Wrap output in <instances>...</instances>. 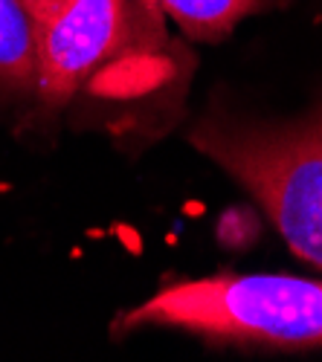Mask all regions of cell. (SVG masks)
Returning <instances> with one entry per match:
<instances>
[{
    "mask_svg": "<svg viewBox=\"0 0 322 362\" xmlns=\"http://www.w3.org/2000/svg\"><path fill=\"white\" fill-rule=\"evenodd\" d=\"M38 26V96L23 128L47 134L81 96L131 99L168 70L166 15L151 0H67Z\"/></svg>",
    "mask_w": 322,
    "mask_h": 362,
    "instance_id": "cell-1",
    "label": "cell"
},
{
    "mask_svg": "<svg viewBox=\"0 0 322 362\" xmlns=\"http://www.w3.org/2000/svg\"><path fill=\"white\" fill-rule=\"evenodd\" d=\"M151 4L189 38L221 41L236 33L241 21L284 6L287 0H151Z\"/></svg>",
    "mask_w": 322,
    "mask_h": 362,
    "instance_id": "cell-5",
    "label": "cell"
},
{
    "mask_svg": "<svg viewBox=\"0 0 322 362\" xmlns=\"http://www.w3.org/2000/svg\"><path fill=\"white\" fill-rule=\"evenodd\" d=\"M178 330L215 345L314 351L322 348V281L294 276H236L178 281L113 322V334Z\"/></svg>",
    "mask_w": 322,
    "mask_h": 362,
    "instance_id": "cell-3",
    "label": "cell"
},
{
    "mask_svg": "<svg viewBox=\"0 0 322 362\" xmlns=\"http://www.w3.org/2000/svg\"><path fill=\"white\" fill-rule=\"evenodd\" d=\"M21 4L29 9V15L35 18V23H41V21H47L50 15H55L58 9H62L67 0H21Z\"/></svg>",
    "mask_w": 322,
    "mask_h": 362,
    "instance_id": "cell-6",
    "label": "cell"
},
{
    "mask_svg": "<svg viewBox=\"0 0 322 362\" xmlns=\"http://www.w3.org/2000/svg\"><path fill=\"white\" fill-rule=\"evenodd\" d=\"M192 145L270 218L287 247L322 269V105L297 119L203 116Z\"/></svg>",
    "mask_w": 322,
    "mask_h": 362,
    "instance_id": "cell-2",
    "label": "cell"
},
{
    "mask_svg": "<svg viewBox=\"0 0 322 362\" xmlns=\"http://www.w3.org/2000/svg\"><path fill=\"white\" fill-rule=\"evenodd\" d=\"M38 96V26L21 0H0V113L23 125Z\"/></svg>",
    "mask_w": 322,
    "mask_h": 362,
    "instance_id": "cell-4",
    "label": "cell"
}]
</instances>
